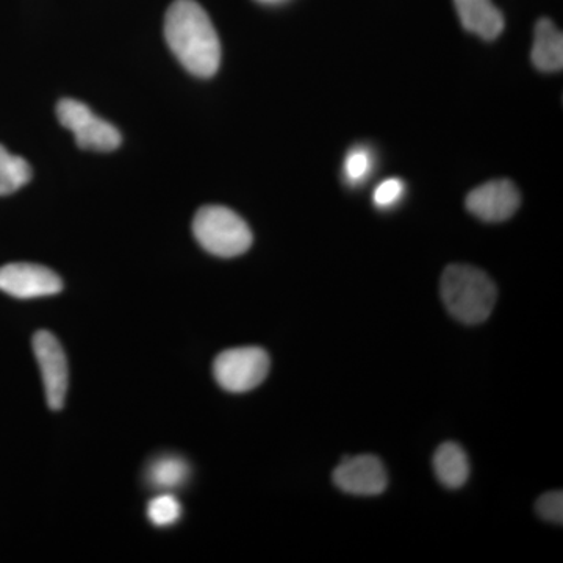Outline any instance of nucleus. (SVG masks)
Returning <instances> with one entry per match:
<instances>
[{"instance_id": "nucleus-1", "label": "nucleus", "mask_w": 563, "mask_h": 563, "mask_svg": "<svg viewBox=\"0 0 563 563\" xmlns=\"http://www.w3.org/2000/svg\"><path fill=\"white\" fill-rule=\"evenodd\" d=\"M169 49L192 76L210 79L220 69V36L209 14L195 0H176L165 18Z\"/></svg>"}, {"instance_id": "nucleus-2", "label": "nucleus", "mask_w": 563, "mask_h": 563, "mask_svg": "<svg viewBox=\"0 0 563 563\" xmlns=\"http://www.w3.org/2000/svg\"><path fill=\"white\" fill-rule=\"evenodd\" d=\"M440 295L448 312L465 324H481L495 309V282L472 265H450L440 280Z\"/></svg>"}, {"instance_id": "nucleus-3", "label": "nucleus", "mask_w": 563, "mask_h": 563, "mask_svg": "<svg viewBox=\"0 0 563 563\" xmlns=\"http://www.w3.org/2000/svg\"><path fill=\"white\" fill-rule=\"evenodd\" d=\"M192 233L199 244L217 257H239L250 250V225L235 211L222 206H207L196 213Z\"/></svg>"}, {"instance_id": "nucleus-4", "label": "nucleus", "mask_w": 563, "mask_h": 563, "mask_svg": "<svg viewBox=\"0 0 563 563\" xmlns=\"http://www.w3.org/2000/svg\"><path fill=\"white\" fill-rule=\"evenodd\" d=\"M269 373V355L257 346L233 347L221 352L213 363L217 383L231 393L254 390Z\"/></svg>"}, {"instance_id": "nucleus-5", "label": "nucleus", "mask_w": 563, "mask_h": 563, "mask_svg": "<svg viewBox=\"0 0 563 563\" xmlns=\"http://www.w3.org/2000/svg\"><path fill=\"white\" fill-rule=\"evenodd\" d=\"M58 121L74 133L77 146L85 151L111 152L121 146L120 131L101 120L84 102L62 99L57 106Z\"/></svg>"}, {"instance_id": "nucleus-6", "label": "nucleus", "mask_w": 563, "mask_h": 563, "mask_svg": "<svg viewBox=\"0 0 563 563\" xmlns=\"http://www.w3.org/2000/svg\"><path fill=\"white\" fill-rule=\"evenodd\" d=\"M33 352L43 376L47 406L60 410L68 393V361L57 336L51 332L40 331L33 336Z\"/></svg>"}, {"instance_id": "nucleus-7", "label": "nucleus", "mask_w": 563, "mask_h": 563, "mask_svg": "<svg viewBox=\"0 0 563 563\" xmlns=\"http://www.w3.org/2000/svg\"><path fill=\"white\" fill-rule=\"evenodd\" d=\"M63 290L58 274L33 263L0 266V291L20 299L44 298Z\"/></svg>"}, {"instance_id": "nucleus-8", "label": "nucleus", "mask_w": 563, "mask_h": 563, "mask_svg": "<svg viewBox=\"0 0 563 563\" xmlns=\"http://www.w3.org/2000/svg\"><path fill=\"white\" fill-rule=\"evenodd\" d=\"M520 203V191L509 179L487 181L466 196V209L485 222L510 220Z\"/></svg>"}, {"instance_id": "nucleus-9", "label": "nucleus", "mask_w": 563, "mask_h": 563, "mask_svg": "<svg viewBox=\"0 0 563 563\" xmlns=\"http://www.w3.org/2000/svg\"><path fill=\"white\" fill-rule=\"evenodd\" d=\"M333 483L350 495L376 496L387 488L388 476L376 455L363 454L344 457L333 472Z\"/></svg>"}, {"instance_id": "nucleus-10", "label": "nucleus", "mask_w": 563, "mask_h": 563, "mask_svg": "<svg viewBox=\"0 0 563 563\" xmlns=\"http://www.w3.org/2000/svg\"><path fill=\"white\" fill-rule=\"evenodd\" d=\"M454 5L465 31L487 41L501 35L506 21L492 0H454Z\"/></svg>"}, {"instance_id": "nucleus-11", "label": "nucleus", "mask_w": 563, "mask_h": 563, "mask_svg": "<svg viewBox=\"0 0 563 563\" xmlns=\"http://www.w3.org/2000/svg\"><path fill=\"white\" fill-rule=\"evenodd\" d=\"M532 63L543 73H558L563 68V35L554 22L542 18L533 33Z\"/></svg>"}, {"instance_id": "nucleus-12", "label": "nucleus", "mask_w": 563, "mask_h": 563, "mask_svg": "<svg viewBox=\"0 0 563 563\" xmlns=\"http://www.w3.org/2000/svg\"><path fill=\"white\" fill-rule=\"evenodd\" d=\"M433 472L448 488H461L470 477L468 455L461 444L448 442L433 455Z\"/></svg>"}, {"instance_id": "nucleus-13", "label": "nucleus", "mask_w": 563, "mask_h": 563, "mask_svg": "<svg viewBox=\"0 0 563 563\" xmlns=\"http://www.w3.org/2000/svg\"><path fill=\"white\" fill-rule=\"evenodd\" d=\"M32 179V168L25 158L10 154L0 144V196L13 195Z\"/></svg>"}, {"instance_id": "nucleus-14", "label": "nucleus", "mask_w": 563, "mask_h": 563, "mask_svg": "<svg viewBox=\"0 0 563 563\" xmlns=\"http://www.w3.org/2000/svg\"><path fill=\"white\" fill-rule=\"evenodd\" d=\"M190 466L181 457L165 455L152 462L150 468V481L155 488L161 490H173L180 487L188 479Z\"/></svg>"}, {"instance_id": "nucleus-15", "label": "nucleus", "mask_w": 563, "mask_h": 563, "mask_svg": "<svg viewBox=\"0 0 563 563\" xmlns=\"http://www.w3.org/2000/svg\"><path fill=\"white\" fill-rule=\"evenodd\" d=\"M180 515V503L168 493L152 499L150 507H147V517H150L152 525L158 526V528H168V526L177 523Z\"/></svg>"}, {"instance_id": "nucleus-16", "label": "nucleus", "mask_w": 563, "mask_h": 563, "mask_svg": "<svg viewBox=\"0 0 563 563\" xmlns=\"http://www.w3.org/2000/svg\"><path fill=\"white\" fill-rule=\"evenodd\" d=\"M372 172V154L368 151L357 147L347 154L344 161V174L351 184H361Z\"/></svg>"}, {"instance_id": "nucleus-17", "label": "nucleus", "mask_w": 563, "mask_h": 563, "mask_svg": "<svg viewBox=\"0 0 563 563\" xmlns=\"http://www.w3.org/2000/svg\"><path fill=\"white\" fill-rule=\"evenodd\" d=\"M537 514L544 521H551V523L562 525L563 523V495L562 492H550L544 493L540 496L537 501Z\"/></svg>"}, {"instance_id": "nucleus-18", "label": "nucleus", "mask_w": 563, "mask_h": 563, "mask_svg": "<svg viewBox=\"0 0 563 563\" xmlns=\"http://www.w3.org/2000/svg\"><path fill=\"white\" fill-rule=\"evenodd\" d=\"M404 195V181L398 177H390L383 181L379 187L374 190L373 201L379 209H388V207L398 203Z\"/></svg>"}]
</instances>
